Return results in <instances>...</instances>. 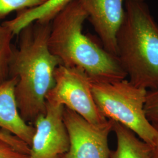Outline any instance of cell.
I'll list each match as a JSON object with an SVG mask.
<instances>
[{
	"instance_id": "cell-12",
	"label": "cell",
	"mask_w": 158,
	"mask_h": 158,
	"mask_svg": "<svg viewBox=\"0 0 158 158\" xmlns=\"http://www.w3.org/2000/svg\"><path fill=\"white\" fill-rule=\"evenodd\" d=\"M14 34L0 23V85L10 77V64L14 47L12 40Z\"/></svg>"
},
{
	"instance_id": "cell-11",
	"label": "cell",
	"mask_w": 158,
	"mask_h": 158,
	"mask_svg": "<svg viewBox=\"0 0 158 158\" xmlns=\"http://www.w3.org/2000/svg\"><path fill=\"white\" fill-rule=\"evenodd\" d=\"M113 131L117 138V148L111 151L110 158H152L153 147L128 128L114 122Z\"/></svg>"
},
{
	"instance_id": "cell-7",
	"label": "cell",
	"mask_w": 158,
	"mask_h": 158,
	"mask_svg": "<svg viewBox=\"0 0 158 158\" xmlns=\"http://www.w3.org/2000/svg\"><path fill=\"white\" fill-rule=\"evenodd\" d=\"M63 106L46 102V112L34 123L35 132L28 158H64L70 147L63 121Z\"/></svg>"
},
{
	"instance_id": "cell-14",
	"label": "cell",
	"mask_w": 158,
	"mask_h": 158,
	"mask_svg": "<svg viewBox=\"0 0 158 158\" xmlns=\"http://www.w3.org/2000/svg\"><path fill=\"white\" fill-rule=\"evenodd\" d=\"M144 110L149 122L158 126V89L148 90Z\"/></svg>"
},
{
	"instance_id": "cell-4",
	"label": "cell",
	"mask_w": 158,
	"mask_h": 158,
	"mask_svg": "<svg viewBox=\"0 0 158 158\" xmlns=\"http://www.w3.org/2000/svg\"><path fill=\"white\" fill-rule=\"evenodd\" d=\"M91 92L106 118L124 125L151 146L156 145L158 130L148 119L144 110L147 89L124 79L112 83L91 81Z\"/></svg>"
},
{
	"instance_id": "cell-1",
	"label": "cell",
	"mask_w": 158,
	"mask_h": 158,
	"mask_svg": "<svg viewBox=\"0 0 158 158\" xmlns=\"http://www.w3.org/2000/svg\"><path fill=\"white\" fill-rule=\"evenodd\" d=\"M51 23L35 21L19 32L14 47L10 77L18 79L15 96L22 118L29 124L46 112V96L55 84V69L61 60L49 51Z\"/></svg>"
},
{
	"instance_id": "cell-8",
	"label": "cell",
	"mask_w": 158,
	"mask_h": 158,
	"mask_svg": "<svg viewBox=\"0 0 158 158\" xmlns=\"http://www.w3.org/2000/svg\"><path fill=\"white\" fill-rule=\"evenodd\" d=\"M78 1L100 37L104 49L117 56L116 37L124 20L126 0Z\"/></svg>"
},
{
	"instance_id": "cell-17",
	"label": "cell",
	"mask_w": 158,
	"mask_h": 158,
	"mask_svg": "<svg viewBox=\"0 0 158 158\" xmlns=\"http://www.w3.org/2000/svg\"><path fill=\"white\" fill-rule=\"evenodd\" d=\"M155 127H156V128L158 130V126H155ZM152 158H158V139L156 145L153 147L152 157Z\"/></svg>"
},
{
	"instance_id": "cell-3",
	"label": "cell",
	"mask_w": 158,
	"mask_h": 158,
	"mask_svg": "<svg viewBox=\"0 0 158 158\" xmlns=\"http://www.w3.org/2000/svg\"><path fill=\"white\" fill-rule=\"evenodd\" d=\"M117 34V57L130 82L158 89V23L145 1L126 0Z\"/></svg>"
},
{
	"instance_id": "cell-6",
	"label": "cell",
	"mask_w": 158,
	"mask_h": 158,
	"mask_svg": "<svg viewBox=\"0 0 158 158\" xmlns=\"http://www.w3.org/2000/svg\"><path fill=\"white\" fill-rule=\"evenodd\" d=\"M63 118L70 140L69 149L64 158H110L108 139L114 121L93 124L65 107Z\"/></svg>"
},
{
	"instance_id": "cell-9",
	"label": "cell",
	"mask_w": 158,
	"mask_h": 158,
	"mask_svg": "<svg viewBox=\"0 0 158 158\" xmlns=\"http://www.w3.org/2000/svg\"><path fill=\"white\" fill-rule=\"evenodd\" d=\"M18 81L17 77H9L0 85V127L16 136L30 147L35 128L26 123L19 112L15 96Z\"/></svg>"
},
{
	"instance_id": "cell-13",
	"label": "cell",
	"mask_w": 158,
	"mask_h": 158,
	"mask_svg": "<svg viewBox=\"0 0 158 158\" xmlns=\"http://www.w3.org/2000/svg\"><path fill=\"white\" fill-rule=\"evenodd\" d=\"M48 0H0V22L12 12L22 11L40 6Z\"/></svg>"
},
{
	"instance_id": "cell-16",
	"label": "cell",
	"mask_w": 158,
	"mask_h": 158,
	"mask_svg": "<svg viewBox=\"0 0 158 158\" xmlns=\"http://www.w3.org/2000/svg\"><path fill=\"white\" fill-rule=\"evenodd\" d=\"M29 155L22 152L8 143L0 139V158H28Z\"/></svg>"
},
{
	"instance_id": "cell-5",
	"label": "cell",
	"mask_w": 158,
	"mask_h": 158,
	"mask_svg": "<svg viewBox=\"0 0 158 158\" xmlns=\"http://www.w3.org/2000/svg\"><path fill=\"white\" fill-rule=\"evenodd\" d=\"M54 78L55 84L46 96V102L63 106L93 124H103L107 121L96 106L91 80L83 70L60 64L55 69Z\"/></svg>"
},
{
	"instance_id": "cell-15",
	"label": "cell",
	"mask_w": 158,
	"mask_h": 158,
	"mask_svg": "<svg viewBox=\"0 0 158 158\" xmlns=\"http://www.w3.org/2000/svg\"><path fill=\"white\" fill-rule=\"evenodd\" d=\"M0 139L8 143L17 150L29 155L30 147L28 145L10 132L3 129L0 130Z\"/></svg>"
},
{
	"instance_id": "cell-10",
	"label": "cell",
	"mask_w": 158,
	"mask_h": 158,
	"mask_svg": "<svg viewBox=\"0 0 158 158\" xmlns=\"http://www.w3.org/2000/svg\"><path fill=\"white\" fill-rule=\"evenodd\" d=\"M73 0H48L45 3L36 8L17 12V15L2 24L9 29L14 35L31 23L35 21L51 23L55 17Z\"/></svg>"
},
{
	"instance_id": "cell-2",
	"label": "cell",
	"mask_w": 158,
	"mask_h": 158,
	"mask_svg": "<svg viewBox=\"0 0 158 158\" xmlns=\"http://www.w3.org/2000/svg\"><path fill=\"white\" fill-rule=\"evenodd\" d=\"M87 15L73 0L52 21L48 46L62 64L83 70L92 82L112 83L127 77L118 57L98 45L83 32Z\"/></svg>"
}]
</instances>
